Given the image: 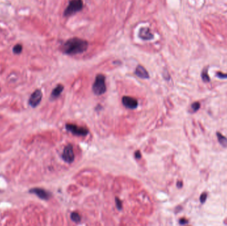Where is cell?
<instances>
[{"label": "cell", "mask_w": 227, "mask_h": 226, "mask_svg": "<svg viewBox=\"0 0 227 226\" xmlns=\"http://www.w3.org/2000/svg\"><path fill=\"white\" fill-rule=\"evenodd\" d=\"M88 47V42L86 40L73 37L64 42L61 47V51L67 55H76L86 51Z\"/></svg>", "instance_id": "6da1fadb"}, {"label": "cell", "mask_w": 227, "mask_h": 226, "mask_svg": "<svg viewBox=\"0 0 227 226\" xmlns=\"http://www.w3.org/2000/svg\"><path fill=\"white\" fill-rule=\"evenodd\" d=\"M106 77L104 74H99L96 76L95 81L92 85V91L96 96H101L106 91Z\"/></svg>", "instance_id": "7a4b0ae2"}, {"label": "cell", "mask_w": 227, "mask_h": 226, "mask_svg": "<svg viewBox=\"0 0 227 226\" xmlns=\"http://www.w3.org/2000/svg\"><path fill=\"white\" fill-rule=\"evenodd\" d=\"M84 4L82 0H70L66 8L64 9V17H70L73 16L83 9Z\"/></svg>", "instance_id": "3957f363"}, {"label": "cell", "mask_w": 227, "mask_h": 226, "mask_svg": "<svg viewBox=\"0 0 227 226\" xmlns=\"http://www.w3.org/2000/svg\"><path fill=\"white\" fill-rule=\"evenodd\" d=\"M65 127L68 131L72 133L74 135H77V136H86L89 132L88 129L86 128L80 127L74 124H67Z\"/></svg>", "instance_id": "277c9868"}, {"label": "cell", "mask_w": 227, "mask_h": 226, "mask_svg": "<svg viewBox=\"0 0 227 226\" xmlns=\"http://www.w3.org/2000/svg\"><path fill=\"white\" fill-rule=\"evenodd\" d=\"M62 158L67 163H71L74 161V153L73 145L69 144L64 147L63 155H62Z\"/></svg>", "instance_id": "5b68a950"}, {"label": "cell", "mask_w": 227, "mask_h": 226, "mask_svg": "<svg viewBox=\"0 0 227 226\" xmlns=\"http://www.w3.org/2000/svg\"><path fill=\"white\" fill-rule=\"evenodd\" d=\"M42 96H43V94H42L41 90H36L35 91L31 94V97H30L29 101V105L33 107L37 106L41 101Z\"/></svg>", "instance_id": "8992f818"}, {"label": "cell", "mask_w": 227, "mask_h": 226, "mask_svg": "<svg viewBox=\"0 0 227 226\" xmlns=\"http://www.w3.org/2000/svg\"><path fill=\"white\" fill-rule=\"evenodd\" d=\"M122 102L124 106L128 109H136L138 105V100L129 96H124L122 97Z\"/></svg>", "instance_id": "52a82bcc"}, {"label": "cell", "mask_w": 227, "mask_h": 226, "mask_svg": "<svg viewBox=\"0 0 227 226\" xmlns=\"http://www.w3.org/2000/svg\"><path fill=\"white\" fill-rule=\"evenodd\" d=\"M30 192L37 195V196L41 198V199L45 200H49L50 197L51 196V193L49 192L48 191H47L45 190L42 189V188H33V189L30 190Z\"/></svg>", "instance_id": "ba28073f"}, {"label": "cell", "mask_w": 227, "mask_h": 226, "mask_svg": "<svg viewBox=\"0 0 227 226\" xmlns=\"http://www.w3.org/2000/svg\"><path fill=\"white\" fill-rule=\"evenodd\" d=\"M139 37L141 39L148 41V40L153 39L154 35L151 33L150 29L148 27H142V28L139 29Z\"/></svg>", "instance_id": "9c48e42d"}, {"label": "cell", "mask_w": 227, "mask_h": 226, "mask_svg": "<svg viewBox=\"0 0 227 226\" xmlns=\"http://www.w3.org/2000/svg\"><path fill=\"white\" fill-rule=\"evenodd\" d=\"M135 74L137 76L142 79H148L149 78L148 72L147 71L145 68L140 64L138 65V66L136 67L135 70Z\"/></svg>", "instance_id": "30bf717a"}, {"label": "cell", "mask_w": 227, "mask_h": 226, "mask_svg": "<svg viewBox=\"0 0 227 226\" xmlns=\"http://www.w3.org/2000/svg\"><path fill=\"white\" fill-rule=\"evenodd\" d=\"M64 90V86L62 84H58L57 86L54 88V90H53V92L51 93V100H55L57 97H59L60 95L62 93V92Z\"/></svg>", "instance_id": "8fae6325"}, {"label": "cell", "mask_w": 227, "mask_h": 226, "mask_svg": "<svg viewBox=\"0 0 227 226\" xmlns=\"http://www.w3.org/2000/svg\"><path fill=\"white\" fill-rule=\"evenodd\" d=\"M216 135H217L219 143L224 147H227V138L223 136V135L221 134L219 132L216 133Z\"/></svg>", "instance_id": "7c38bea8"}, {"label": "cell", "mask_w": 227, "mask_h": 226, "mask_svg": "<svg viewBox=\"0 0 227 226\" xmlns=\"http://www.w3.org/2000/svg\"><path fill=\"white\" fill-rule=\"evenodd\" d=\"M71 220L73 221L75 223H78L81 222V217L78 213L76 212H73L71 215Z\"/></svg>", "instance_id": "4fadbf2b"}, {"label": "cell", "mask_w": 227, "mask_h": 226, "mask_svg": "<svg viewBox=\"0 0 227 226\" xmlns=\"http://www.w3.org/2000/svg\"><path fill=\"white\" fill-rule=\"evenodd\" d=\"M208 70L207 69H205L203 70V71L201 73V77H202V79H203V81L204 82H209V81H210V78H209V74H208Z\"/></svg>", "instance_id": "5bb4252c"}, {"label": "cell", "mask_w": 227, "mask_h": 226, "mask_svg": "<svg viewBox=\"0 0 227 226\" xmlns=\"http://www.w3.org/2000/svg\"><path fill=\"white\" fill-rule=\"evenodd\" d=\"M13 51L15 54H19L22 51V46L21 44H16V46L13 47Z\"/></svg>", "instance_id": "9a60e30c"}, {"label": "cell", "mask_w": 227, "mask_h": 226, "mask_svg": "<svg viewBox=\"0 0 227 226\" xmlns=\"http://www.w3.org/2000/svg\"><path fill=\"white\" fill-rule=\"evenodd\" d=\"M201 107V105H200V103L197 102H194L193 104H192L191 105V108L193 109V112H197L198 111L199 109Z\"/></svg>", "instance_id": "2e32d148"}, {"label": "cell", "mask_w": 227, "mask_h": 226, "mask_svg": "<svg viewBox=\"0 0 227 226\" xmlns=\"http://www.w3.org/2000/svg\"><path fill=\"white\" fill-rule=\"evenodd\" d=\"M206 198H207V193L204 192V193H203V194L201 195L200 201H201V202L202 203V204H204V203L205 202V201L206 200Z\"/></svg>", "instance_id": "e0dca14e"}, {"label": "cell", "mask_w": 227, "mask_h": 226, "mask_svg": "<svg viewBox=\"0 0 227 226\" xmlns=\"http://www.w3.org/2000/svg\"><path fill=\"white\" fill-rule=\"evenodd\" d=\"M116 206L118 208V210H122V201L118 199V198H116Z\"/></svg>", "instance_id": "ac0fdd59"}, {"label": "cell", "mask_w": 227, "mask_h": 226, "mask_svg": "<svg viewBox=\"0 0 227 226\" xmlns=\"http://www.w3.org/2000/svg\"><path fill=\"white\" fill-rule=\"evenodd\" d=\"M216 76L221 79H225V78H227V74H223V73H221L220 72H219L216 73Z\"/></svg>", "instance_id": "d6986e66"}, {"label": "cell", "mask_w": 227, "mask_h": 226, "mask_svg": "<svg viewBox=\"0 0 227 226\" xmlns=\"http://www.w3.org/2000/svg\"><path fill=\"white\" fill-rule=\"evenodd\" d=\"M179 223H180L181 225L187 224V223H188V220H186L185 218H181V219L179 220Z\"/></svg>", "instance_id": "ffe728a7"}, {"label": "cell", "mask_w": 227, "mask_h": 226, "mask_svg": "<svg viewBox=\"0 0 227 226\" xmlns=\"http://www.w3.org/2000/svg\"><path fill=\"white\" fill-rule=\"evenodd\" d=\"M135 157L136 159H141V153L139 151V150H138V151L136 152L135 153Z\"/></svg>", "instance_id": "44dd1931"}, {"label": "cell", "mask_w": 227, "mask_h": 226, "mask_svg": "<svg viewBox=\"0 0 227 226\" xmlns=\"http://www.w3.org/2000/svg\"><path fill=\"white\" fill-rule=\"evenodd\" d=\"M177 186L179 188H181L182 186H183V182L181 181H178L177 183Z\"/></svg>", "instance_id": "7402d4cb"}]
</instances>
